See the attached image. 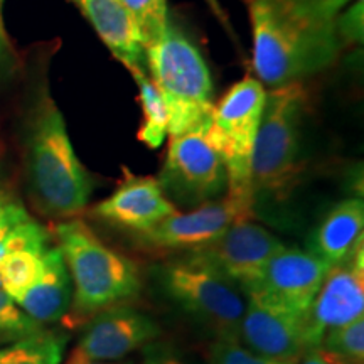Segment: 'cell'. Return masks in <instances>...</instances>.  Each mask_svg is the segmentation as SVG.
<instances>
[{
  "label": "cell",
  "mask_w": 364,
  "mask_h": 364,
  "mask_svg": "<svg viewBox=\"0 0 364 364\" xmlns=\"http://www.w3.org/2000/svg\"><path fill=\"white\" fill-rule=\"evenodd\" d=\"M150 75L169 113V135H181L209 122L213 80L199 49L179 29L167 26L162 38L145 49Z\"/></svg>",
  "instance_id": "5"
},
{
  "label": "cell",
  "mask_w": 364,
  "mask_h": 364,
  "mask_svg": "<svg viewBox=\"0 0 364 364\" xmlns=\"http://www.w3.org/2000/svg\"><path fill=\"white\" fill-rule=\"evenodd\" d=\"M361 2H363V0H361Z\"/></svg>",
  "instance_id": "36"
},
{
  "label": "cell",
  "mask_w": 364,
  "mask_h": 364,
  "mask_svg": "<svg viewBox=\"0 0 364 364\" xmlns=\"http://www.w3.org/2000/svg\"><path fill=\"white\" fill-rule=\"evenodd\" d=\"M68 364H132V363H117V361H91V359H86L83 356H80V354H76L73 351L70 361Z\"/></svg>",
  "instance_id": "31"
},
{
  "label": "cell",
  "mask_w": 364,
  "mask_h": 364,
  "mask_svg": "<svg viewBox=\"0 0 364 364\" xmlns=\"http://www.w3.org/2000/svg\"><path fill=\"white\" fill-rule=\"evenodd\" d=\"M161 336V326L149 314L118 304L91 317L75 353L91 361H118Z\"/></svg>",
  "instance_id": "13"
},
{
  "label": "cell",
  "mask_w": 364,
  "mask_h": 364,
  "mask_svg": "<svg viewBox=\"0 0 364 364\" xmlns=\"http://www.w3.org/2000/svg\"><path fill=\"white\" fill-rule=\"evenodd\" d=\"M95 216L110 225L145 233L177 213L161 182L150 176H127L112 196L98 203Z\"/></svg>",
  "instance_id": "15"
},
{
  "label": "cell",
  "mask_w": 364,
  "mask_h": 364,
  "mask_svg": "<svg viewBox=\"0 0 364 364\" xmlns=\"http://www.w3.org/2000/svg\"><path fill=\"white\" fill-rule=\"evenodd\" d=\"M9 56H11V48H9L7 34L6 31H4L2 21H0V63L6 61Z\"/></svg>",
  "instance_id": "30"
},
{
  "label": "cell",
  "mask_w": 364,
  "mask_h": 364,
  "mask_svg": "<svg viewBox=\"0 0 364 364\" xmlns=\"http://www.w3.org/2000/svg\"><path fill=\"white\" fill-rule=\"evenodd\" d=\"M364 235V203L361 198L344 199L327 213L309 238L307 252L327 265H338L361 247Z\"/></svg>",
  "instance_id": "17"
},
{
  "label": "cell",
  "mask_w": 364,
  "mask_h": 364,
  "mask_svg": "<svg viewBox=\"0 0 364 364\" xmlns=\"http://www.w3.org/2000/svg\"><path fill=\"white\" fill-rule=\"evenodd\" d=\"M27 176L36 204L54 218L78 215L93 191L68 135L65 117L48 91H41L29 118Z\"/></svg>",
  "instance_id": "2"
},
{
  "label": "cell",
  "mask_w": 364,
  "mask_h": 364,
  "mask_svg": "<svg viewBox=\"0 0 364 364\" xmlns=\"http://www.w3.org/2000/svg\"><path fill=\"white\" fill-rule=\"evenodd\" d=\"M136 86H139L140 103L144 110V125L140 127L139 139L150 149H159L169 134V113L161 91L156 83L145 75L142 68H130Z\"/></svg>",
  "instance_id": "20"
},
{
  "label": "cell",
  "mask_w": 364,
  "mask_h": 364,
  "mask_svg": "<svg viewBox=\"0 0 364 364\" xmlns=\"http://www.w3.org/2000/svg\"><path fill=\"white\" fill-rule=\"evenodd\" d=\"M284 247L267 228L250 220H238L199 253L245 294L260 279L273 255Z\"/></svg>",
  "instance_id": "12"
},
{
  "label": "cell",
  "mask_w": 364,
  "mask_h": 364,
  "mask_svg": "<svg viewBox=\"0 0 364 364\" xmlns=\"http://www.w3.org/2000/svg\"><path fill=\"white\" fill-rule=\"evenodd\" d=\"M140 364H193L174 343L156 339L142 348Z\"/></svg>",
  "instance_id": "28"
},
{
  "label": "cell",
  "mask_w": 364,
  "mask_h": 364,
  "mask_svg": "<svg viewBox=\"0 0 364 364\" xmlns=\"http://www.w3.org/2000/svg\"><path fill=\"white\" fill-rule=\"evenodd\" d=\"M306 107L302 83L267 91L265 107L252 156V193L272 199L289 198L302 174L300 125Z\"/></svg>",
  "instance_id": "4"
},
{
  "label": "cell",
  "mask_w": 364,
  "mask_h": 364,
  "mask_svg": "<svg viewBox=\"0 0 364 364\" xmlns=\"http://www.w3.org/2000/svg\"><path fill=\"white\" fill-rule=\"evenodd\" d=\"M329 265L311 252L284 247L267 263L245 297L277 312L304 316L324 282Z\"/></svg>",
  "instance_id": "9"
},
{
  "label": "cell",
  "mask_w": 364,
  "mask_h": 364,
  "mask_svg": "<svg viewBox=\"0 0 364 364\" xmlns=\"http://www.w3.org/2000/svg\"><path fill=\"white\" fill-rule=\"evenodd\" d=\"M0 176H2V172H0Z\"/></svg>",
  "instance_id": "35"
},
{
  "label": "cell",
  "mask_w": 364,
  "mask_h": 364,
  "mask_svg": "<svg viewBox=\"0 0 364 364\" xmlns=\"http://www.w3.org/2000/svg\"><path fill=\"white\" fill-rule=\"evenodd\" d=\"M351 0H252L253 68L262 85L300 83L341 53L338 17Z\"/></svg>",
  "instance_id": "1"
},
{
  "label": "cell",
  "mask_w": 364,
  "mask_h": 364,
  "mask_svg": "<svg viewBox=\"0 0 364 364\" xmlns=\"http://www.w3.org/2000/svg\"><path fill=\"white\" fill-rule=\"evenodd\" d=\"M236 339L263 358L289 364L312 349L304 316L272 311L248 299Z\"/></svg>",
  "instance_id": "14"
},
{
  "label": "cell",
  "mask_w": 364,
  "mask_h": 364,
  "mask_svg": "<svg viewBox=\"0 0 364 364\" xmlns=\"http://www.w3.org/2000/svg\"><path fill=\"white\" fill-rule=\"evenodd\" d=\"M238 220H250V215L225 196L188 213H174L145 233H139L136 241L150 250L199 252L220 238Z\"/></svg>",
  "instance_id": "11"
},
{
  "label": "cell",
  "mask_w": 364,
  "mask_h": 364,
  "mask_svg": "<svg viewBox=\"0 0 364 364\" xmlns=\"http://www.w3.org/2000/svg\"><path fill=\"white\" fill-rule=\"evenodd\" d=\"M49 243L27 245L12 250L0 260V289L17 302L43 272L44 253Z\"/></svg>",
  "instance_id": "19"
},
{
  "label": "cell",
  "mask_w": 364,
  "mask_h": 364,
  "mask_svg": "<svg viewBox=\"0 0 364 364\" xmlns=\"http://www.w3.org/2000/svg\"><path fill=\"white\" fill-rule=\"evenodd\" d=\"M322 349L349 363L363 364L364 361V317H358L348 324L329 329L322 336Z\"/></svg>",
  "instance_id": "23"
},
{
  "label": "cell",
  "mask_w": 364,
  "mask_h": 364,
  "mask_svg": "<svg viewBox=\"0 0 364 364\" xmlns=\"http://www.w3.org/2000/svg\"><path fill=\"white\" fill-rule=\"evenodd\" d=\"M12 204H14V201H9V199L2 198V196H0V223L4 221V218L7 216V213L11 211Z\"/></svg>",
  "instance_id": "32"
},
{
  "label": "cell",
  "mask_w": 364,
  "mask_h": 364,
  "mask_svg": "<svg viewBox=\"0 0 364 364\" xmlns=\"http://www.w3.org/2000/svg\"><path fill=\"white\" fill-rule=\"evenodd\" d=\"M127 11L132 14L140 34H142L144 49L152 46L166 33L169 19H167V0H120Z\"/></svg>",
  "instance_id": "24"
},
{
  "label": "cell",
  "mask_w": 364,
  "mask_h": 364,
  "mask_svg": "<svg viewBox=\"0 0 364 364\" xmlns=\"http://www.w3.org/2000/svg\"><path fill=\"white\" fill-rule=\"evenodd\" d=\"M267 90L258 80L236 83L213 108L208 135L228 172L226 196L252 215V156L265 107Z\"/></svg>",
  "instance_id": "7"
},
{
  "label": "cell",
  "mask_w": 364,
  "mask_h": 364,
  "mask_svg": "<svg viewBox=\"0 0 364 364\" xmlns=\"http://www.w3.org/2000/svg\"><path fill=\"white\" fill-rule=\"evenodd\" d=\"M162 294L216 339H236L247 299L241 289L199 252L157 267Z\"/></svg>",
  "instance_id": "6"
},
{
  "label": "cell",
  "mask_w": 364,
  "mask_h": 364,
  "mask_svg": "<svg viewBox=\"0 0 364 364\" xmlns=\"http://www.w3.org/2000/svg\"><path fill=\"white\" fill-rule=\"evenodd\" d=\"M73 299L71 277L61 250L49 247L44 253L39 279L17 300V306L39 324L56 322L70 311Z\"/></svg>",
  "instance_id": "18"
},
{
  "label": "cell",
  "mask_w": 364,
  "mask_h": 364,
  "mask_svg": "<svg viewBox=\"0 0 364 364\" xmlns=\"http://www.w3.org/2000/svg\"><path fill=\"white\" fill-rule=\"evenodd\" d=\"M38 243H49V233L43 225L27 215L21 204L14 203L11 211L0 223V260L12 250Z\"/></svg>",
  "instance_id": "22"
},
{
  "label": "cell",
  "mask_w": 364,
  "mask_h": 364,
  "mask_svg": "<svg viewBox=\"0 0 364 364\" xmlns=\"http://www.w3.org/2000/svg\"><path fill=\"white\" fill-rule=\"evenodd\" d=\"M68 338L41 329L33 336L4 346L2 351L12 364H61Z\"/></svg>",
  "instance_id": "21"
},
{
  "label": "cell",
  "mask_w": 364,
  "mask_h": 364,
  "mask_svg": "<svg viewBox=\"0 0 364 364\" xmlns=\"http://www.w3.org/2000/svg\"><path fill=\"white\" fill-rule=\"evenodd\" d=\"M364 2L356 0L351 7H346L338 17V36L341 44H361L364 31Z\"/></svg>",
  "instance_id": "27"
},
{
  "label": "cell",
  "mask_w": 364,
  "mask_h": 364,
  "mask_svg": "<svg viewBox=\"0 0 364 364\" xmlns=\"http://www.w3.org/2000/svg\"><path fill=\"white\" fill-rule=\"evenodd\" d=\"M98 38L127 70L142 68L144 41L139 26L120 0H73Z\"/></svg>",
  "instance_id": "16"
},
{
  "label": "cell",
  "mask_w": 364,
  "mask_h": 364,
  "mask_svg": "<svg viewBox=\"0 0 364 364\" xmlns=\"http://www.w3.org/2000/svg\"><path fill=\"white\" fill-rule=\"evenodd\" d=\"M364 316V245L351 257L332 265L321 289L304 314L309 344L316 348L329 329Z\"/></svg>",
  "instance_id": "10"
},
{
  "label": "cell",
  "mask_w": 364,
  "mask_h": 364,
  "mask_svg": "<svg viewBox=\"0 0 364 364\" xmlns=\"http://www.w3.org/2000/svg\"><path fill=\"white\" fill-rule=\"evenodd\" d=\"M0 364H12L11 361H9L7 359V356L6 354H4V351H2V348H0Z\"/></svg>",
  "instance_id": "33"
},
{
  "label": "cell",
  "mask_w": 364,
  "mask_h": 364,
  "mask_svg": "<svg viewBox=\"0 0 364 364\" xmlns=\"http://www.w3.org/2000/svg\"><path fill=\"white\" fill-rule=\"evenodd\" d=\"M44 329L0 289V346H9Z\"/></svg>",
  "instance_id": "25"
},
{
  "label": "cell",
  "mask_w": 364,
  "mask_h": 364,
  "mask_svg": "<svg viewBox=\"0 0 364 364\" xmlns=\"http://www.w3.org/2000/svg\"><path fill=\"white\" fill-rule=\"evenodd\" d=\"M2 2H4V0H0V6H2Z\"/></svg>",
  "instance_id": "34"
},
{
  "label": "cell",
  "mask_w": 364,
  "mask_h": 364,
  "mask_svg": "<svg viewBox=\"0 0 364 364\" xmlns=\"http://www.w3.org/2000/svg\"><path fill=\"white\" fill-rule=\"evenodd\" d=\"M294 364H356V363H349L346 359L336 356L326 349H322L321 346H316V348L309 349V351L304 354L302 358H299Z\"/></svg>",
  "instance_id": "29"
},
{
  "label": "cell",
  "mask_w": 364,
  "mask_h": 364,
  "mask_svg": "<svg viewBox=\"0 0 364 364\" xmlns=\"http://www.w3.org/2000/svg\"><path fill=\"white\" fill-rule=\"evenodd\" d=\"M208 125L209 122L186 134L171 136L159 182L172 204L198 208L226 196V166L209 139Z\"/></svg>",
  "instance_id": "8"
},
{
  "label": "cell",
  "mask_w": 364,
  "mask_h": 364,
  "mask_svg": "<svg viewBox=\"0 0 364 364\" xmlns=\"http://www.w3.org/2000/svg\"><path fill=\"white\" fill-rule=\"evenodd\" d=\"M208 364H289L250 351L238 339H216L209 346Z\"/></svg>",
  "instance_id": "26"
},
{
  "label": "cell",
  "mask_w": 364,
  "mask_h": 364,
  "mask_svg": "<svg viewBox=\"0 0 364 364\" xmlns=\"http://www.w3.org/2000/svg\"><path fill=\"white\" fill-rule=\"evenodd\" d=\"M54 235L71 277V309L76 317H93L139 295L142 280L135 263L103 243L86 223L63 221Z\"/></svg>",
  "instance_id": "3"
}]
</instances>
